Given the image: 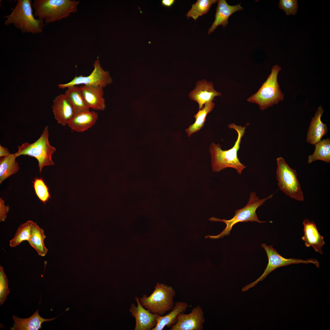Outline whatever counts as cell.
Instances as JSON below:
<instances>
[{"label":"cell","instance_id":"6da1fadb","mask_svg":"<svg viewBox=\"0 0 330 330\" xmlns=\"http://www.w3.org/2000/svg\"><path fill=\"white\" fill-rule=\"evenodd\" d=\"M231 129L235 130L237 133V138L234 146L227 150L222 149L219 144L212 143L209 147L211 158V165L213 171L219 172L227 168H232L236 170L238 174H241L246 166L240 161L237 153L240 148L242 138L245 133V127H242L232 123L228 125Z\"/></svg>","mask_w":330,"mask_h":330},{"label":"cell","instance_id":"7a4b0ae2","mask_svg":"<svg viewBox=\"0 0 330 330\" xmlns=\"http://www.w3.org/2000/svg\"><path fill=\"white\" fill-rule=\"evenodd\" d=\"M30 0H18L11 13L5 16L6 26L13 24L23 33H42L45 25L43 20L35 19L33 14Z\"/></svg>","mask_w":330,"mask_h":330},{"label":"cell","instance_id":"3957f363","mask_svg":"<svg viewBox=\"0 0 330 330\" xmlns=\"http://www.w3.org/2000/svg\"><path fill=\"white\" fill-rule=\"evenodd\" d=\"M79 1L70 0H35L32 6L34 16L46 24L54 22L67 17L77 11Z\"/></svg>","mask_w":330,"mask_h":330},{"label":"cell","instance_id":"277c9868","mask_svg":"<svg viewBox=\"0 0 330 330\" xmlns=\"http://www.w3.org/2000/svg\"><path fill=\"white\" fill-rule=\"evenodd\" d=\"M274 193L267 197L259 199L256 196L255 192H251L249 196L248 202L247 204L243 208L237 210L235 211L234 216L231 219L226 220L212 217L209 218L211 221L221 222L225 223L226 226L224 230L219 234L215 235H207L205 238L211 239H218L222 238L226 236H229L233 226L240 222H257L259 223L266 222V221H259L256 213V210L258 207L262 205L267 200L272 198Z\"/></svg>","mask_w":330,"mask_h":330},{"label":"cell","instance_id":"5b68a950","mask_svg":"<svg viewBox=\"0 0 330 330\" xmlns=\"http://www.w3.org/2000/svg\"><path fill=\"white\" fill-rule=\"evenodd\" d=\"M281 69L277 65L273 66L266 81L247 101L257 104L262 111L283 100L284 94L281 91L277 81L278 74Z\"/></svg>","mask_w":330,"mask_h":330},{"label":"cell","instance_id":"8992f818","mask_svg":"<svg viewBox=\"0 0 330 330\" xmlns=\"http://www.w3.org/2000/svg\"><path fill=\"white\" fill-rule=\"evenodd\" d=\"M154 287L149 296L143 295L139 298V302L142 306L151 313L163 316L173 309L176 292L172 287L158 282Z\"/></svg>","mask_w":330,"mask_h":330},{"label":"cell","instance_id":"52a82bcc","mask_svg":"<svg viewBox=\"0 0 330 330\" xmlns=\"http://www.w3.org/2000/svg\"><path fill=\"white\" fill-rule=\"evenodd\" d=\"M48 128V126L45 127L40 138L35 142L32 143L25 142L18 146V150L14 153L16 157L27 155L35 158L38 161L40 173L44 167L54 164L52 156L56 149L49 143Z\"/></svg>","mask_w":330,"mask_h":330},{"label":"cell","instance_id":"ba28073f","mask_svg":"<svg viewBox=\"0 0 330 330\" xmlns=\"http://www.w3.org/2000/svg\"><path fill=\"white\" fill-rule=\"evenodd\" d=\"M277 179L279 189L292 198L299 201L304 198L297 173L282 157L277 158Z\"/></svg>","mask_w":330,"mask_h":330},{"label":"cell","instance_id":"9c48e42d","mask_svg":"<svg viewBox=\"0 0 330 330\" xmlns=\"http://www.w3.org/2000/svg\"><path fill=\"white\" fill-rule=\"evenodd\" d=\"M262 247L265 251L268 259V262L263 273L255 281L246 285L242 289L243 292L245 291L254 287L260 281H262L266 276L276 269L294 264H308L312 263L317 268L319 267L318 261L315 259L310 258L304 260L295 258H286L281 256L273 248V246H268L265 244H262Z\"/></svg>","mask_w":330,"mask_h":330},{"label":"cell","instance_id":"30bf717a","mask_svg":"<svg viewBox=\"0 0 330 330\" xmlns=\"http://www.w3.org/2000/svg\"><path fill=\"white\" fill-rule=\"evenodd\" d=\"M94 67L93 70L89 75L76 76L68 83L59 84L58 87L64 89L73 86L82 85L99 86L104 88L112 83V79L109 72L102 68L98 59L95 61Z\"/></svg>","mask_w":330,"mask_h":330},{"label":"cell","instance_id":"8fae6325","mask_svg":"<svg viewBox=\"0 0 330 330\" xmlns=\"http://www.w3.org/2000/svg\"><path fill=\"white\" fill-rule=\"evenodd\" d=\"M205 319L203 309L199 305L194 307L191 312L180 314L171 330H202Z\"/></svg>","mask_w":330,"mask_h":330},{"label":"cell","instance_id":"7c38bea8","mask_svg":"<svg viewBox=\"0 0 330 330\" xmlns=\"http://www.w3.org/2000/svg\"><path fill=\"white\" fill-rule=\"evenodd\" d=\"M137 304L130 305L129 311L135 320L134 330H152L156 325V318L159 315L152 313L142 306L139 302V298L135 297Z\"/></svg>","mask_w":330,"mask_h":330},{"label":"cell","instance_id":"4fadbf2b","mask_svg":"<svg viewBox=\"0 0 330 330\" xmlns=\"http://www.w3.org/2000/svg\"><path fill=\"white\" fill-rule=\"evenodd\" d=\"M221 95V93L214 89L212 82L203 80L197 82L195 88L190 92L189 97L198 103L200 110L206 103L212 101L215 97Z\"/></svg>","mask_w":330,"mask_h":330},{"label":"cell","instance_id":"5bb4252c","mask_svg":"<svg viewBox=\"0 0 330 330\" xmlns=\"http://www.w3.org/2000/svg\"><path fill=\"white\" fill-rule=\"evenodd\" d=\"M52 109L57 123L65 126L75 114L73 108L64 94H61L53 100Z\"/></svg>","mask_w":330,"mask_h":330},{"label":"cell","instance_id":"9a60e30c","mask_svg":"<svg viewBox=\"0 0 330 330\" xmlns=\"http://www.w3.org/2000/svg\"><path fill=\"white\" fill-rule=\"evenodd\" d=\"M98 118L97 113L90 109L85 110L75 113L67 125L74 131L83 132L93 127Z\"/></svg>","mask_w":330,"mask_h":330},{"label":"cell","instance_id":"2e32d148","mask_svg":"<svg viewBox=\"0 0 330 330\" xmlns=\"http://www.w3.org/2000/svg\"><path fill=\"white\" fill-rule=\"evenodd\" d=\"M304 236L302 239L307 247L312 246L314 250L321 255L323 254L322 248L325 244L324 237L319 233L315 223L308 218L303 222Z\"/></svg>","mask_w":330,"mask_h":330},{"label":"cell","instance_id":"e0dca14e","mask_svg":"<svg viewBox=\"0 0 330 330\" xmlns=\"http://www.w3.org/2000/svg\"><path fill=\"white\" fill-rule=\"evenodd\" d=\"M80 88L86 103L89 108L96 110H105L106 105L105 99L103 97V87L82 85Z\"/></svg>","mask_w":330,"mask_h":330},{"label":"cell","instance_id":"ac0fdd59","mask_svg":"<svg viewBox=\"0 0 330 330\" xmlns=\"http://www.w3.org/2000/svg\"><path fill=\"white\" fill-rule=\"evenodd\" d=\"M324 110L321 105L317 109L314 117L312 118L307 133L306 141L311 145H314L320 141L326 134L328 129L326 124L323 123L321 117Z\"/></svg>","mask_w":330,"mask_h":330},{"label":"cell","instance_id":"d6986e66","mask_svg":"<svg viewBox=\"0 0 330 330\" xmlns=\"http://www.w3.org/2000/svg\"><path fill=\"white\" fill-rule=\"evenodd\" d=\"M217 2L215 20L208 31V34L214 31L219 25L224 27H226L228 23V19L230 15L235 12L243 9L240 4L232 6L229 5L225 0H217Z\"/></svg>","mask_w":330,"mask_h":330},{"label":"cell","instance_id":"ffe728a7","mask_svg":"<svg viewBox=\"0 0 330 330\" xmlns=\"http://www.w3.org/2000/svg\"><path fill=\"white\" fill-rule=\"evenodd\" d=\"M59 316L51 319H44L39 316L38 309L31 317L27 318H20L13 316L12 317L14 324L13 327L11 328V330H38L41 328L42 323L53 321Z\"/></svg>","mask_w":330,"mask_h":330},{"label":"cell","instance_id":"44dd1931","mask_svg":"<svg viewBox=\"0 0 330 330\" xmlns=\"http://www.w3.org/2000/svg\"><path fill=\"white\" fill-rule=\"evenodd\" d=\"M188 306L185 302H176L173 309L168 314L163 316H157L156 325L151 330H162L165 327H171L176 322L178 315L185 312Z\"/></svg>","mask_w":330,"mask_h":330},{"label":"cell","instance_id":"7402d4cb","mask_svg":"<svg viewBox=\"0 0 330 330\" xmlns=\"http://www.w3.org/2000/svg\"><path fill=\"white\" fill-rule=\"evenodd\" d=\"M46 238L44 230L40 228L36 223L34 222L28 242L38 255L41 256H45L48 251V249L44 244Z\"/></svg>","mask_w":330,"mask_h":330},{"label":"cell","instance_id":"603a6c76","mask_svg":"<svg viewBox=\"0 0 330 330\" xmlns=\"http://www.w3.org/2000/svg\"><path fill=\"white\" fill-rule=\"evenodd\" d=\"M15 153L10 154L0 159V184L11 175L16 173L20 168L16 160Z\"/></svg>","mask_w":330,"mask_h":330},{"label":"cell","instance_id":"cb8c5ba5","mask_svg":"<svg viewBox=\"0 0 330 330\" xmlns=\"http://www.w3.org/2000/svg\"><path fill=\"white\" fill-rule=\"evenodd\" d=\"M72 104L75 113L90 108L85 101L80 87L73 86L67 88L64 94Z\"/></svg>","mask_w":330,"mask_h":330},{"label":"cell","instance_id":"d4e9b609","mask_svg":"<svg viewBox=\"0 0 330 330\" xmlns=\"http://www.w3.org/2000/svg\"><path fill=\"white\" fill-rule=\"evenodd\" d=\"M314 153L308 157V163H311L320 160L327 163L330 162V139L327 138L321 140L315 143Z\"/></svg>","mask_w":330,"mask_h":330},{"label":"cell","instance_id":"484cf974","mask_svg":"<svg viewBox=\"0 0 330 330\" xmlns=\"http://www.w3.org/2000/svg\"><path fill=\"white\" fill-rule=\"evenodd\" d=\"M215 105V104L213 101L207 102L194 115L196 119L195 123L190 125L189 127L185 130L189 137L200 130L203 127L207 114L212 111Z\"/></svg>","mask_w":330,"mask_h":330},{"label":"cell","instance_id":"4316f807","mask_svg":"<svg viewBox=\"0 0 330 330\" xmlns=\"http://www.w3.org/2000/svg\"><path fill=\"white\" fill-rule=\"evenodd\" d=\"M34 223L31 220H28L20 226L13 238L9 241L10 247L14 248L24 241H28Z\"/></svg>","mask_w":330,"mask_h":330},{"label":"cell","instance_id":"83f0119b","mask_svg":"<svg viewBox=\"0 0 330 330\" xmlns=\"http://www.w3.org/2000/svg\"><path fill=\"white\" fill-rule=\"evenodd\" d=\"M217 1L216 0H197L192 4V8L186 15L188 19L191 17L196 20L200 16L207 13L211 5Z\"/></svg>","mask_w":330,"mask_h":330},{"label":"cell","instance_id":"f1b7e54d","mask_svg":"<svg viewBox=\"0 0 330 330\" xmlns=\"http://www.w3.org/2000/svg\"><path fill=\"white\" fill-rule=\"evenodd\" d=\"M33 183L34 190L37 196L41 201L45 203L50 198L47 186L41 178H35Z\"/></svg>","mask_w":330,"mask_h":330},{"label":"cell","instance_id":"f546056e","mask_svg":"<svg viewBox=\"0 0 330 330\" xmlns=\"http://www.w3.org/2000/svg\"><path fill=\"white\" fill-rule=\"evenodd\" d=\"M9 293L8 280L5 274L3 267L0 266V304L2 305L6 299Z\"/></svg>","mask_w":330,"mask_h":330},{"label":"cell","instance_id":"4dcf8cb0","mask_svg":"<svg viewBox=\"0 0 330 330\" xmlns=\"http://www.w3.org/2000/svg\"><path fill=\"white\" fill-rule=\"evenodd\" d=\"M297 2V0H280L279 7L283 10L287 15H295L298 8Z\"/></svg>","mask_w":330,"mask_h":330},{"label":"cell","instance_id":"1f68e13d","mask_svg":"<svg viewBox=\"0 0 330 330\" xmlns=\"http://www.w3.org/2000/svg\"><path fill=\"white\" fill-rule=\"evenodd\" d=\"M9 207L5 205L4 201L0 198V221L4 222L9 211Z\"/></svg>","mask_w":330,"mask_h":330},{"label":"cell","instance_id":"d6a6232c","mask_svg":"<svg viewBox=\"0 0 330 330\" xmlns=\"http://www.w3.org/2000/svg\"><path fill=\"white\" fill-rule=\"evenodd\" d=\"M10 154L8 149L7 148L5 147L2 146L1 145H0V157L6 156Z\"/></svg>","mask_w":330,"mask_h":330},{"label":"cell","instance_id":"836d02e7","mask_svg":"<svg viewBox=\"0 0 330 330\" xmlns=\"http://www.w3.org/2000/svg\"><path fill=\"white\" fill-rule=\"evenodd\" d=\"M175 2V0H162L161 3L162 6L169 8L171 7Z\"/></svg>","mask_w":330,"mask_h":330}]
</instances>
